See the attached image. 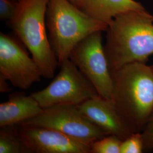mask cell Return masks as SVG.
I'll return each instance as SVG.
<instances>
[{
    "instance_id": "cell-1",
    "label": "cell",
    "mask_w": 153,
    "mask_h": 153,
    "mask_svg": "<svg viewBox=\"0 0 153 153\" xmlns=\"http://www.w3.org/2000/svg\"><path fill=\"white\" fill-rule=\"evenodd\" d=\"M111 72V100L131 133L142 132L153 109L152 66L134 62Z\"/></svg>"
},
{
    "instance_id": "cell-2",
    "label": "cell",
    "mask_w": 153,
    "mask_h": 153,
    "mask_svg": "<svg viewBox=\"0 0 153 153\" xmlns=\"http://www.w3.org/2000/svg\"><path fill=\"white\" fill-rule=\"evenodd\" d=\"M104 51L111 71L153 55V16L146 10L116 16L108 25Z\"/></svg>"
},
{
    "instance_id": "cell-3",
    "label": "cell",
    "mask_w": 153,
    "mask_h": 153,
    "mask_svg": "<svg viewBox=\"0 0 153 153\" xmlns=\"http://www.w3.org/2000/svg\"><path fill=\"white\" fill-rule=\"evenodd\" d=\"M49 0H19L9 21L16 37L30 51L42 77L54 76L59 61L47 33L46 11Z\"/></svg>"
},
{
    "instance_id": "cell-4",
    "label": "cell",
    "mask_w": 153,
    "mask_h": 153,
    "mask_svg": "<svg viewBox=\"0 0 153 153\" xmlns=\"http://www.w3.org/2000/svg\"><path fill=\"white\" fill-rule=\"evenodd\" d=\"M46 26L59 66L69 59L72 49L82 39L97 31H106L108 27L107 24L89 16L69 0H49Z\"/></svg>"
},
{
    "instance_id": "cell-5",
    "label": "cell",
    "mask_w": 153,
    "mask_h": 153,
    "mask_svg": "<svg viewBox=\"0 0 153 153\" xmlns=\"http://www.w3.org/2000/svg\"><path fill=\"white\" fill-rule=\"evenodd\" d=\"M48 86L31 95L43 108L58 104L78 105L98 95L93 84L69 59Z\"/></svg>"
},
{
    "instance_id": "cell-6",
    "label": "cell",
    "mask_w": 153,
    "mask_h": 153,
    "mask_svg": "<svg viewBox=\"0 0 153 153\" xmlns=\"http://www.w3.org/2000/svg\"><path fill=\"white\" fill-rule=\"evenodd\" d=\"M69 59L93 84L99 96L111 99L112 79L102 42V31L92 33L82 39L72 49Z\"/></svg>"
},
{
    "instance_id": "cell-7",
    "label": "cell",
    "mask_w": 153,
    "mask_h": 153,
    "mask_svg": "<svg viewBox=\"0 0 153 153\" xmlns=\"http://www.w3.org/2000/svg\"><path fill=\"white\" fill-rule=\"evenodd\" d=\"M19 126L55 129L89 146L108 135L86 119L76 105L73 104H58L44 108L40 114Z\"/></svg>"
},
{
    "instance_id": "cell-8",
    "label": "cell",
    "mask_w": 153,
    "mask_h": 153,
    "mask_svg": "<svg viewBox=\"0 0 153 153\" xmlns=\"http://www.w3.org/2000/svg\"><path fill=\"white\" fill-rule=\"evenodd\" d=\"M19 39L0 33V74L16 88L27 90L42 76Z\"/></svg>"
},
{
    "instance_id": "cell-9",
    "label": "cell",
    "mask_w": 153,
    "mask_h": 153,
    "mask_svg": "<svg viewBox=\"0 0 153 153\" xmlns=\"http://www.w3.org/2000/svg\"><path fill=\"white\" fill-rule=\"evenodd\" d=\"M19 126L20 137L31 153H90V146L60 131L41 126Z\"/></svg>"
},
{
    "instance_id": "cell-10",
    "label": "cell",
    "mask_w": 153,
    "mask_h": 153,
    "mask_svg": "<svg viewBox=\"0 0 153 153\" xmlns=\"http://www.w3.org/2000/svg\"><path fill=\"white\" fill-rule=\"evenodd\" d=\"M76 106L82 115L107 134L124 141L132 134L111 100L98 95Z\"/></svg>"
},
{
    "instance_id": "cell-11",
    "label": "cell",
    "mask_w": 153,
    "mask_h": 153,
    "mask_svg": "<svg viewBox=\"0 0 153 153\" xmlns=\"http://www.w3.org/2000/svg\"><path fill=\"white\" fill-rule=\"evenodd\" d=\"M43 111L31 95L12 93L7 101L0 104V126H19L37 116Z\"/></svg>"
},
{
    "instance_id": "cell-12",
    "label": "cell",
    "mask_w": 153,
    "mask_h": 153,
    "mask_svg": "<svg viewBox=\"0 0 153 153\" xmlns=\"http://www.w3.org/2000/svg\"><path fill=\"white\" fill-rule=\"evenodd\" d=\"M79 9L89 16L108 25L116 16L146 9L135 0H80Z\"/></svg>"
},
{
    "instance_id": "cell-13",
    "label": "cell",
    "mask_w": 153,
    "mask_h": 153,
    "mask_svg": "<svg viewBox=\"0 0 153 153\" xmlns=\"http://www.w3.org/2000/svg\"><path fill=\"white\" fill-rule=\"evenodd\" d=\"M16 126L1 127L0 153H31L21 139Z\"/></svg>"
},
{
    "instance_id": "cell-14",
    "label": "cell",
    "mask_w": 153,
    "mask_h": 153,
    "mask_svg": "<svg viewBox=\"0 0 153 153\" xmlns=\"http://www.w3.org/2000/svg\"><path fill=\"white\" fill-rule=\"evenodd\" d=\"M122 140L114 135H107L90 145V153H120Z\"/></svg>"
},
{
    "instance_id": "cell-15",
    "label": "cell",
    "mask_w": 153,
    "mask_h": 153,
    "mask_svg": "<svg viewBox=\"0 0 153 153\" xmlns=\"http://www.w3.org/2000/svg\"><path fill=\"white\" fill-rule=\"evenodd\" d=\"M144 150L142 132L133 133L121 144L120 153H141Z\"/></svg>"
},
{
    "instance_id": "cell-16",
    "label": "cell",
    "mask_w": 153,
    "mask_h": 153,
    "mask_svg": "<svg viewBox=\"0 0 153 153\" xmlns=\"http://www.w3.org/2000/svg\"><path fill=\"white\" fill-rule=\"evenodd\" d=\"M18 5L16 0H0V18L1 20L10 21L14 16Z\"/></svg>"
},
{
    "instance_id": "cell-17",
    "label": "cell",
    "mask_w": 153,
    "mask_h": 153,
    "mask_svg": "<svg viewBox=\"0 0 153 153\" xmlns=\"http://www.w3.org/2000/svg\"><path fill=\"white\" fill-rule=\"evenodd\" d=\"M144 149H153V109L142 131Z\"/></svg>"
},
{
    "instance_id": "cell-18",
    "label": "cell",
    "mask_w": 153,
    "mask_h": 153,
    "mask_svg": "<svg viewBox=\"0 0 153 153\" xmlns=\"http://www.w3.org/2000/svg\"><path fill=\"white\" fill-rule=\"evenodd\" d=\"M8 81L5 76L0 74V92L1 93H8L12 91L9 83L7 82Z\"/></svg>"
},
{
    "instance_id": "cell-19",
    "label": "cell",
    "mask_w": 153,
    "mask_h": 153,
    "mask_svg": "<svg viewBox=\"0 0 153 153\" xmlns=\"http://www.w3.org/2000/svg\"><path fill=\"white\" fill-rule=\"evenodd\" d=\"M74 5L78 7L79 8V5H80V0H69Z\"/></svg>"
},
{
    "instance_id": "cell-20",
    "label": "cell",
    "mask_w": 153,
    "mask_h": 153,
    "mask_svg": "<svg viewBox=\"0 0 153 153\" xmlns=\"http://www.w3.org/2000/svg\"><path fill=\"white\" fill-rule=\"evenodd\" d=\"M152 69H153V65H152Z\"/></svg>"
},
{
    "instance_id": "cell-21",
    "label": "cell",
    "mask_w": 153,
    "mask_h": 153,
    "mask_svg": "<svg viewBox=\"0 0 153 153\" xmlns=\"http://www.w3.org/2000/svg\"><path fill=\"white\" fill-rule=\"evenodd\" d=\"M16 1H19V0H16Z\"/></svg>"
}]
</instances>
